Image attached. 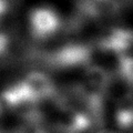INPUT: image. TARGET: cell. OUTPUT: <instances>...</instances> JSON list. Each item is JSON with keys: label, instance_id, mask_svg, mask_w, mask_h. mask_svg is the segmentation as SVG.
Segmentation results:
<instances>
[{"label": "cell", "instance_id": "1", "mask_svg": "<svg viewBox=\"0 0 133 133\" xmlns=\"http://www.w3.org/2000/svg\"><path fill=\"white\" fill-rule=\"evenodd\" d=\"M29 30L32 37L39 40L53 37L61 28L59 14L49 7H36L28 16Z\"/></svg>", "mask_w": 133, "mask_h": 133}, {"label": "cell", "instance_id": "2", "mask_svg": "<svg viewBox=\"0 0 133 133\" xmlns=\"http://www.w3.org/2000/svg\"><path fill=\"white\" fill-rule=\"evenodd\" d=\"M91 124L92 118L89 112L66 104L62 105L57 121L61 133H84L90 129Z\"/></svg>", "mask_w": 133, "mask_h": 133}, {"label": "cell", "instance_id": "3", "mask_svg": "<svg viewBox=\"0 0 133 133\" xmlns=\"http://www.w3.org/2000/svg\"><path fill=\"white\" fill-rule=\"evenodd\" d=\"M99 47L105 52L118 55L121 58L127 57L133 48V31L124 28H110L100 37Z\"/></svg>", "mask_w": 133, "mask_h": 133}, {"label": "cell", "instance_id": "4", "mask_svg": "<svg viewBox=\"0 0 133 133\" xmlns=\"http://www.w3.org/2000/svg\"><path fill=\"white\" fill-rule=\"evenodd\" d=\"M91 51L87 45L83 44H68L59 49L50 60L56 66L72 68L81 64H85L89 61Z\"/></svg>", "mask_w": 133, "mask_h": 133}, {"label": "cell", "instance_id": "5", "mask_svg": "<svg viewBox=\"0 0 133 133\" xmlns=\"http://www.w3.org/2000/svg\"><path fill=\"white\" fill-rule=\"evenodd\" d=\"M28 94L35 102L51 97L55 92V85L48 76L42 72H31L22 81Z\"/></svg>", "mask_w": 133, "mask_h": 133}, {"label": "cell", "instance_id": "6", "mask_svg": "<svg viewBox=\"0 0 133 133\" xmlns=\"http://www.w3.org/2000/svg\"><path fill=\"white\" fill-rule=\"evenodd\" d=\"M115 123L122 130L133 127V95L128 93L118 100L114 111Z\"/></svg>", "mask_w": 133, "mask_h": 133}, {"label": "cell", "instance_id": "7", "mask_svg": "<svg viewBox=\"0 0 133 133\" xmlns=\"http://www.w3.org/2000/svg\"><path fill=\"white\" fill-rule=\"evenodd\" d=\"M109 74L104 68L99 65H89L85 71L87 88L97 93L104 90L109 84Z\"/></svg>", "mask_w": 133, "mask_h": 133}, {"label": "cell", "instance_id": "8", "mask_svg": "<svg viewBox=\"0 0 133 133\" xmlns=\"http://www.w3.org/2000/svg\"><path fill=\"white\" fill-rule=\"evenodd\" d=\"M120 71H121V74L124 80L133 85V57L132 56H127L121 58Z\"/></svg>", "mask_w": 133, "mask_h": 133}, {"label": "cell", "instance_id": "9", "mask_svg": "<svg viewBox=\"0 0 133 133\" xmlns=\"http://www.w3.org/2000/svg\"><path fill=\"white\" fill-rule=\"evenodd\" d=\"M18 133H47L44 131V129L37 122H28L20 128Z\"/></svg>", "mask_w": 133, "mask_h": 133}, {"label": "cell", "instance_id": "10", "mask_svg": "<svg viewBox=\"0 0 133 133\" xmlns=\"http://www.w3.org/2000/svg\"><path fill=\"white\" fill-rule=\"evenodd\" d=\"M8 45H9V39H8V36L1 30V29H0V56L7 51Z\"/></svg>", "mask_w": 133, "mask_h": 133}, {"label": "cell", "instance_id": "11", "mask_svg": "<svg viewBox=\"0 0 133 133\" xmlns=\"http://www.w3.org/2000/svg\"><path fill=\"white\" fill-rule=\"evenodd\" d=\"M8 10V2L7 0H0V17H2Z\"/></svg>", "mask_w": 133, "mask_h": 133}, {"label": "cell", "instance_id": "12", "mask_svg": "<svg viewBox=\"0 0 133 133\" xmlns=\"http://www.w3.org/2000/svg\"><path fill=\"white\" fill-rule=\"evenodd\" d=\"M99 133H120V132H115L112 130H103V131H100Z\"/></svg>", "mask_w": 133, "mask_h": 133}]
</instances>
